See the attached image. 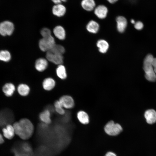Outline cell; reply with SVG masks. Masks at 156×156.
I'll return each mask as SVG.
<instances>
[{
	"label": "cell",
	"mask_w": 156,
	"mask_h": 156,
	"mask_svg": "<svg viewBox=\"0 0 156 156\" xmlns=\"http://www.w3.org/2000/svg\"><path fill=\"white\" fill-rule=\"evenodd\" d=\"M13 125L15 134L23 140L29 138L34 132V125L27 118H22L18 121L14 122Z\"/></svg>",
	"instance_id": "1"
},
{
	"label": "cell",
	"mask_w": 156,
	"mask_h": 156,
	"mask_svg": "<svg viewBox=\"0 0 156 156\" xmlns=\"http://www.w3.org/2000/svg\"><path fill=\"white\" fill-rule=\"evenodd\" d=\"M153 58L151 54H148L145 57L143 63V68L145 73V77L148 81L151 82L156 81V74L152 64Z\"/></svg>",
	"instance_id": "2"
},
{
	"label": "cell",
	"mask_w": 156,
	"mask_h": 156,
	"mask_svg": "<svg viewBox=\"0 0 156 156\" xmlns=\"http://www.w3.org/2000/svg\"><path fill=\"white\" fill-rule=\"evenodd\" d=\"M104 129L106 133L112 136L117 135L122 130V128L120 125L112 120L109 121L106 124Z\"/></svg>",
	"instance_id": "3"
},
{
	"label": "cell",
	"mask_w": 156,
	"mask_h": 156,
	"mask_svg": "<svg viewBox=\"0 0 156 156\" xmlns=\"http://www.w3.org/2000/svg\"><path fill=\"white\" fill-rule=\"evenodd\" d=\"M55 40L52 36L42 38L39 42V46L42 51L47 52L50 50L55 44Z\"/></svg>",
	"instance_id": "4"
},
{
	"label": "cell",
	"mask_w": 156,
	"mask_h": 156,
	"mask_svg": "<svg viewBox=\"0 0 156 156\" xmlns=\"http://www.w3.org/2000/svg\"><path fill=\"white\" fill-rule=\"evenodd\" d=\"M13 115L10 110L5 109L0 111V126L5 127L13 120Z\"/></svg>",
	"instance_id": "5"
},
{
	"label": "cell",
	"mask_w": 156,
	"mask_h": 156,
	"mask_svg": "<svg viewBox=\"0 0 156 156\" xmlns=\"http://www.w3.org/2000/svg\"><path fill=\"white\" fill-rule=\"evenodd\" d=\"M46 56L48 60L55 64L59 65L63 62V55L52 50L47 52Z\"/></svg>",
	"instance_id": "6"
},
{
	"label": "cell",
	"mask_w": 156,
	"mask_h": 156,
	"mask_svg": "<svg viewBox=\"0 0 156 156\" xmlns=\"http://www.w3.org/2000/svg\"><path fill=\"white\" fill-rule=\"evenodd\" d=\"M14 29V25L10 21H5L0 23V34L3 36L11 35Z\"/></svg>",
	"instance_id": "7"
},
{
	"label": "cell",
	"mask_w": 156,
	"mask_h": 156,
	"mask_svg": "<svg viewBox=\"0 0 156 156\" xmlns=\"http://www.w3.org/2000/svg\"><path fill=\"white\" fill-rule=\"evenodd\" d=\"M58 100L65 109H72L75 106L74 100L73 98L69 95H62Z\"/></svg>",
	"instance_id": "8"
},
{
	"label": "cell",
	"mask_w": 156,
	"mask_h": 156,
	"mask_svg": "<svg viewBox=\"0 0 156 156\" xmlns=\"http://www.w3.org/2000/svg\"><path fill=\"white\" fill-rule=\"evenodd\" d=\"M56 82L52 78L48 77L44 79L43 80L42 85L43 89L47 91H50L55 87Z\"/></svg>",
	"instance_id": "9"
},
{
	"label": "cell",
	"mask_w": 156,
	"mask_h": 156,
	"mask_svg": "<svg viewBox=\"0 0 156 156\" xmlns=\"http://www.w3.org/2000/svg\"><path fill=\"white\" fill-rule=\"evenodd\" d=\"M39 117L40 120L44 124L49 125L51 122V112L48 109H45L41 112Z\"/></svg>",
	"instance_id": "10"
},
{
	"label": "cell",
	"mask_w": 156,
	"mask_h": 156,
	"mask_svg": "<svg viewBox=\"0 0 156 156\" xmlns=\"http://www.w3.org/2000/svg\"><path fill=\"white\" fill-rule=\"evenodd\" d=\"M4 136L8 139H12L15 134L13 125L8 124L4 127L2 130Z\"/></svg>",
	"instance_id": "11"
},
{
	"label": "cell",
	"mask_w": 156,
	"mask_h": 156,
	"mask_svg": "<svg viewBox=\"0 0 156 156\" xmlns=\"http://www.w3.org/2000/svg\"><path fill=\"white\" fill-rule=\"evenodd\" d=\"M48 65L47 60L44 58H40L36 60L35 67L36 69L40 72H43L47 68Z\"/></svg>",
	"instance_id": "12"
},
{
	"label": "cell",
	"mask_w": 156,
	"mask_h": 156,
	"mask_svg": "<svg viewBox=\"0 0 156 156\" xmlns=\"http://www.w3.org/2000/svg\"><path fill=\"white\" fill-rule=\"evenodd\" d=\"M108 12L107 8L103 5L97 6L95 9L94 13L95 15L99 18L103 19L107 16Z\"/></svg>",
	"instance_id": "13"
},
{
	"label": "cell",
	"mask_w": 156,
	"mask_h": 156,
	"mask_svg": "<svg viewBox=\"0 0 156 156\" xmlns=\"http://www.w3.org/2000/svg\"><path fill=\"white\" fill-rule=\"evenodd\" d=\"M144 117L148 124H152L156 122V112L154 109L146 110L144 113Z\"/></svg>",
	"instance_id": "14"
},
{
	"label": "cell",
	"mask_w": 156,
	"mask_h": 156,
	"mask_svg": "<svg viewBox=\"0 0 156 156\" xmlns=\"http://www.w3.org/2000/svg\"><path fill=\"white\" fill-rule=\"evenodd\" d=\"M116 20L118 31L120 33L123 32L127 25V21L126 18L123 16H119L117 17Z\"/></svg>",
	"instance_id": "15"
},
{
	"label": "cell",
	"mask_w": 156,
	"mask_h": 156,
	"mask_svg": "<svg viewBox=\"0 0 156 156\" xmlns=\"http://www.w3.org/2000/svg\"><path fill=\"white\" fill-rule=\"evenodd\" d=\"M2 90L5 95L9 97L13 95L15 90L16 88L12 83H6L3 86Z\"/></svg>",
	"instance_id": "16"
},
{
	"label": "cell",
	"mask_w": 156,
	"mask_h": 156,
	"mask_svg": "<svg viewBox=\"0 0 156 156\" xmlns=\"http://www.w3.org/2000/svg\"><path fill=\"white\" fill-rule=\"evenodd\" d=\"M53 32L55 36L58 39L63 40L65 38V31L62 26H56L53 29Z\"/></svg>",
	"instance_id": "17"
},
{
	"label": "cell",
	"mask_w": 156,
	"mask_h": 156,
	"mask_svg": "<svg viewBox=\"0 0 156 156\" xmlns=\"http://www.w3.org/2000/svg\"><path fill=\"white\" fill-rule=\"evenodd\" d=\"M17 90L20 95L23 96H26L29 94L30 88L29 86L27 84L21 83L18 86Z\"/></svg>",
	"instance_id": "18"
},
{
	"label": "cell",
	"mask_w": 156,
	"mask_h": 156,
	"mask_svg": "<svg viewBox=\"0 0 156 156\" xmlns=\"http://www.w3.org/2000/svg\"><path fill=\"white\" fill-rule=\"evenodd\" d=\"M78 120L81 124L86 125L89 122V117L88 114L83 110L78 112L77 114Z\"/></svg>",
	"instance_id": "19"
},
{
	"label": "cell",
	"mask_w": 156,
	"mask_h": 156,
	"mask_svg": "<svg viewBox=\"0 0 156 156\" xmlns=\"http://www.w3.org/2000/svg\"><path fill=\"white\" fill-rule=\"evenodd\" d=\"M66 9L63 5L58 4L54 5L52 9L53 14L58 17L63 16L65 13Z\"/></svg>",
	"instance_id": "20"
},
{
	"label": "cell",
	"mask_w": 156,
	"mask_h": 156,
	"mask_svg": "<svg viewBox=\"0 0 156 156\" xmlns=\"http://www.w3.org/2000/svg\"><path fill=\"white\" fill-rule=\"evenodd\" d=\"M57 75L60 79L64 80L67 77L66 70L65 67L62 64L58 65L56 70Z\"/></svg>",
	"instance_id": "21"
},
{
	"label": "cell",
	"mask_w": 156,
	"mask_h": 156,
	"mask_svg": "<svg viewBox=\"0 0 156 156\" xmlns=\"http://www.w3.org/2000/svg\"><path fill=\"white\" fill-rule=\"evenodd\" d=\"M99 28V24L94 21H91L88 23L86 29L90 32L95 34L98 32Z\"/></svg>",
	"instance_id": "22"
},
{
	"label": "cell",
	"mask_w": 156,
	"mask_h": 156,
	"mask_svg": "<svg viewBox=\"0 0 156 156\" xmlns=\"http://www.w3.org/2000/svg\"><path fill=\"white\" fill-rule=\"evenodd\" d=\"M82 8L87 11H91L94 8L95 3L94 0H83L81 3Z\"/></svg>",
	"instance_id": "23"
},
{
	"label": "cell",
	"mask_w": 156,
	"mask_h": 156,
	"mask_svg": "<svg viewBox=\"0 0 156 156\" xmlns=\"http://www.w3.org/2000/svg\"><path fill=\"white\" fill-rule=\"evenodd\" d=\"M96 45L99 51L102 53L106 52L109 47L108 42L103 39L99 40L97 42Z\"/></svg>",
	"instance_id": "24"
},
{
	"label": "cell",
	"mask_w": 156,
	"mask_h": 156,
	"mask_svg": "<svg viewBox=\"0 0 156 156\" xmlns=\"http://www.w3.org/2000/svg\"><path fill=\"white\" fill-rule=\"evenodd\" d=\"M54 109L59 114L63 115L65 113V109L63 107L59 100L55 101L54 104Z\"/></svg>",
	"instance_id": "25"
},
{
	"label": "cell",
	"mask_w": 156,
	"mask_h": 156,
	"mask_svg": "<svg viewBox=\"0 0 156 156\" xmlns=\"http://www.w3.org/2000/svg\"><path fill=\"white\" fill-rule=\"evenodd\" d=\"M11 59V55L10 52L6 50H2L0 51V60L8 62Z\"/></svg>",
	"instance_id": "26"
},
{
	"label": "cell",
	"mask_w": 156,
	"mask_h": 156,
	"mask_svg": "<svg viewBox=\"0 0 156 156\" xmlns=\"http://www.w3.org/2000/svg\"><path fill=\"white\" fill-rule=\"evenodd\" d=\"M40 34L42 38L47 37L51 35V30L47 28H42L41 30Z\"/></svg>",
	"instance_id": "27"
},
{
	"label": "cell",
	"mask_w": 156,
	"mask_h": 156,
	"mask_svg": "<svg viewBox=\"0 0 156 156\" xmlns=\"http://www.w3.org/2000/svg\"><path fill=\"white\" fill-rule=\"evenodd\" d=\"M134 26L136 29L140 30L142 29L143 27V24L141 22L138 21L135 23Z\"/></svg>",
	"instance_id": "28"
},
{
	"label": "cell",
	"mask_w": 156,
	"mask_h": 156,
	"mask_svg": "<svg viewBox=\"0 0 156 156\" xmlns=\"http://www.w3.org/2000/svg\"><path fill=\"white\" fill-rule=\"evenodd\" d=\"M152 64L154 68V70L156 74V58H154L153 59Z\"/></svg>",
	"instance_id": "29"
},
{
	"label": "cell",
	"mask_w": 156,
	"mask_h": 156,
	"mask_svg": "<svg viewBox=\"0 0 156 156\" xmlns=\"http://www.w3.org/2000/svg\"><path fill=\"white\" fill-rule=\"evenodd\" d=\"M105 156H116V155L114 153L112 152H109L107 153Z\"/></svg>",
	"instance_id": "30"
},
{
	"label": "cell",
	"mask_w": 156,
	"mask_h": 156,
	"mask_svg": "<svg viewBox=\"0 0 156 156\" xmlns=\"http://www.w3.org/2000/svg\"><path fill=\"white\" fill-rule=\"evenodd\" d=\"M4 140L3 137L2 135L0 133V144H1L3 143Z\"/></svg>",
	"instance_id": "31"
},
{
	"label": "cell",
	"mask_w": 156,
	"mask_h": 156,
	"mask_svg": "<svg viewBox=\"0 0 156 156\" xmlns=\"http://www.w3.org/2000/svg\"><path fill=\"white\" fill-rule=\"evenodd\" d=\"M52 1L55 3L58 4L61 2L60 0H52Z\"/></svg>",
	"instance_id": "32"
},
{
	"label": "cell",
	"mask_w": 156,
	"mask_h": 156,
	"mask_svg": "<svg viewBox=\"0 0 156 156\" xmlns=\"http://www.w3.org/2000/svg\"><path fill=\"white\" fill-rule=\"evenodd\" d=\"M107 0L109 3H114L118 1V0Z\"/></svg>",
	"instance_id": "33"
},
{
	"label": "cell",
	"mask_w": 156,
	"mask_h": 156,
	"mask_svg": "<svg viewBox=\"0 0 156 156\" xmlns=\"http://www.w3.org/2000/svg\"><path fill=\"white\" fill-rule=\"evenodd\" d=\"M131 22L132 24H135V23L134 20L133 19L131 20Z\"/></svg>",
	"instance_id": "34"
},
{
	"label": "cell",
	"mask_w": 156,
	"mask_h": 156,
	"mask_svg": "<svg viewBox=\"0 0 156 156\" xmlns=\"http://www.w3.org/2000/svg\"><path fill=\"white\" fill-rule=\"evenodd\" d=\"M61 1H62L64 2H65L66 1V0H60Z\"/></svg>",
	"instance_id": "35"
}]
</instances>
